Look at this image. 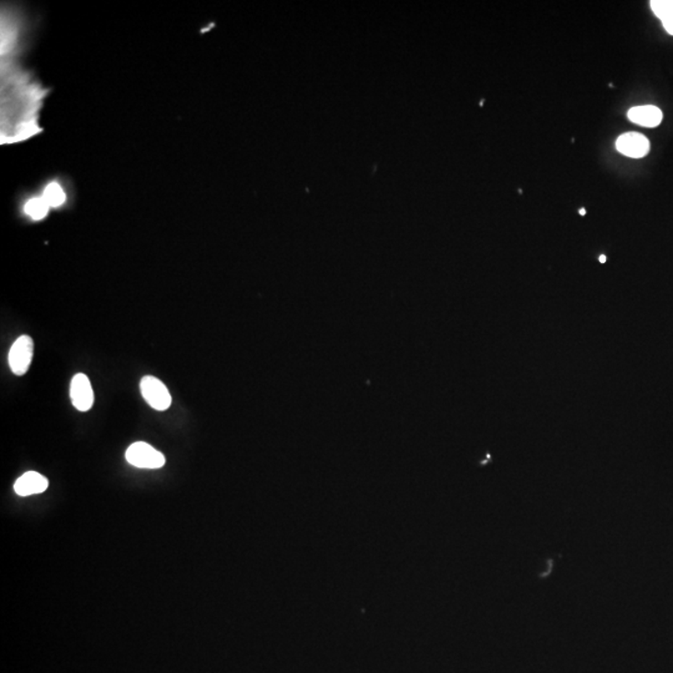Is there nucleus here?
I'll return each instance as SVG.
<instances>
[{
  "mask_svg": "<svg viewBox=\"0 0 673 673\" xmlns=\"http://www.w3.org/2000/svg\"><path fill=\"white\" fill-rule=\"evenodd\" d=\"M210 584H212L215 599L220 600L221 607L227 612L238 618H246L254 612L259 597H257L253 584L246 574L241 573L240 569L228 565V563H220L212 569Z\"/></svg>",
  "mask_w": 673,
  "mask_h": 673,
  "instance_id": "nucleus-1",
  "label": "nucleus"
},
{
  "mask_svg": "<svg viewBox=\"0 0 673 673\" xmlns=\"http://www.w3.org/2000/svg\"><path fill=\"white\" fill-rule=\"evenodd\" d=\"M51 532V513L43 503H30L14 527V550L23 563H36L46 550Z\"/></svg>",
  "mask_w": 673,
  "mask_h": 673,
  "instance_id": "nucleus-2",
  "label": "nucleus"
},
{
  "mask_svg": "<svg viewBox=\"0 0 673 673\" xmlns=\"http://www.w3.org/2000/svg\"><path fill=\"white\" fill-rule=\"evenodd\" d=\"M105 597L109 608L119 618H132L137 613L140 607V587L132 563L124 560L111 563L105 576Z\"/></svg>",
  "mask_w": 673,
  "mask_h": 673,
  "instance_id": "nucleus-3",
  "label": "nucleus"
},
{
  "mask_svg": "<svg viewBox=\"0 0 673 673\" xmlns=\"http://www.w3.org/2000/svg\"><path fill=\"white\" fill-rule=\"evenodd\" d=\"M72 309L74 307L70 306V301H47L40 307V321L53 329H61L72 319Z\"/></svg>",
  "mask_w": 673,
  "mask_h": 673,
  "instance_id": "nucleus-4",
  "label": "nucleus"
},
{
  "mask_svg": "<svg viewBox=\"0 0 673 673\" xmlns=\"http://www.w3.org/2000/svg\"><path fill=\"white\" fill-rule=\"evenodd\" d=\"M191 673H233L228 672L227 668L221 666V664H215V662H207V664H200V666L195 668Z\"/></svg>",
  "mask_w": 673,
  "mask_h": 673,
  "instance_id": "nucleus-5",
  "label": "nucleus"
}]
</instances>
